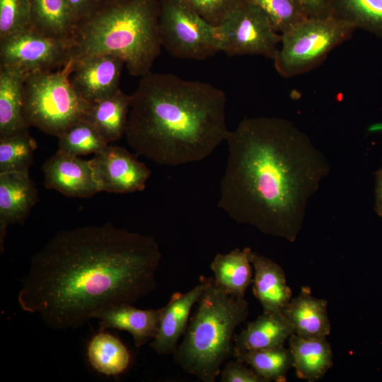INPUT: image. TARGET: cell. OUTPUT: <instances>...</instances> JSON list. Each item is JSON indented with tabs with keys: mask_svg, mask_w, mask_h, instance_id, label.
Here are the masks:
<instances>
[{
	"mask_svg": "<svg viewBox=\"0 0 382 382\" xmlns=\"http://www.w3.org/2000/svg\"><path fill=\"white\" fill-rule=\"evenodd\" d=\"M87 354L91 366L107 376L122 374L130 361V355L125 345L107 332H99L92 338L88 345Z\"/></svg>",
	"mask_w": 382,
	"mask_h": 382,
	"instance_id": "25",
	"label": "cell"
},
{
	"mask_svg": "<svg viewBox=\"0 0 382 382\" xmlns=\"http://www.w3.org/2000/svg\"><path fill=\"white\" fill-rule=\"evenodd\" d=\"M131 95L125 135L137 155L176 166L204 159L226 139V96L212 83L150 71Z\"/></svg>",
	"mask_w": 382,
	"mask_h": 382,
	"instance_id": "3",
	"label": "cell"
},
{
	"mask_svg": "<svg viewBox=\"0 0 382 382\" xmlns=\"http://www.w3.org/2000/svg\"><path fill=\"white\" fill-rule=\"evenodd\" d=\"M250 260L254 268L253 294L263 311H282L292 296L284 270L271 259L252 250Z\"/></svg>",
	"mask_w": 382,
	"mask_h": 382,
	"instance_id": "18",
	"label": "cell"
},
{
	"mask_svg": "<svg viewBox=\"0 0 382 382\" xmlns=\"http://www.w3.org/2000/svg\"><path fill=\"white\" fill-rule=\"evenodd\" d=\"M218 207L239 224L294 242L329 174L328 159L292 122L246 117L229 131Z\"/></svg>",
	"mask_w": 382,
	"mask_h": 382,
	"instance_id": "2",
	"label": "cell"
},
{
	"mask_svg": "<svg viewBox=\"0 0 382 382\" xmlns=\"http://www.w3.org/2000/svg\"><path fill=\"white\" fill-rule=\"evenodd\" d=\"M233 357L248 364L265 382H285L293 367L291 350L284 346L238 352Z\"/></svg>",
	"mask_w": 382,
	"mask_h": 382,
	"instance_id": "26",
	"label": "cell"
},
{
	"mask_svg": "<svg viewBox=\"0 0 382 382\" xmlns=\"http://www.w3.org/2000/svg\"><path fill=\"white\" fill-rule=\"evenodd\" d=\"M42 170L45 187L65 196L87 198L100 192L89 160L57 150Z\"/></svg>",
	"mask_w": 382,
	"mask_h": 382,
	"instance_id": "13",
	"label": "cell"
},
{
	"mask_svg": "<svg viewBox=\"0 0 382 382\" xmlns=\"http://www.w3.org/2000/svg\"><path fill=\"white\" fill-rule=\"evenodd\" d=\"M71 40L72 58L112 54L130 75L141 77L151 71L162 47L159 0L105 1L77 25Z\"/></svg>",
	"mask_w": 382,
	"mask_h": 382,
	"instance_id": "4",
	"label": "cell"
},
{
	"mask_svg": "<svg viewBox=\"0 0 382 382\" xmlns=\"http://www.w3.org/2000/svg\"><path fill=\"white\" fill-rule=\"evenodd\" d=\"M210 23L218 25L242 0H182Z\"/></svg>",
	"mask_w": 382,
	"mask_h": 382,
	"instance_id": "32",
	"label": "cell"
},
{
	"mask_svg": "<svg viewBox=\"0 0 382 382\" xmlns=\"http://www.w3.org/2000/svg\"><path fill=\"white\" fill-rule=\"evenodd\" d=\"M73 59L58 71L28 74L23 88V115L27 125L58 137L83 118L90 103L70 81Z\"/></svg>",
	"mask_w": 382,
	"mask_h": 382,
	"instance_id": "6",
	"label": "cell"
},
{
	"mask_svg": "<svg viewBox=\"0 0 382 382\" xmlns=\"http://www.w3.org/2000/svg\"><path fill=\"white\" fill-rule=\"evenodd\" d=\"M31 28L30 0H0V39Z\"/></svg>",
	"mask_w": 382,
	"mask_h": 382,
	"instance_id": "31",
	"label": "cell"
},
{
	"mask_svg": "<svg viewBox=\"0 0 382 382\" xmlns=\"http://www.w3.org/2000/svg\"><path fill=\"white\" fill-rule=\"evenodd\" d=\"M71 39L47 36L33 28L0 39V65L27 74L63 67L71 58Z\"/></svg>",
	"mask_w": 382,
	"mask_h": 382,
	"instance_id": "10",
	"label": "cell"
},
{
	"mask_svg": "<svg viewBox=\"0 0 382 382\" xmlns=\"http://www.w3.org/2000/svg\"><path fill=\"white\" fill-rule=\"evenodd\" d=\"M245 1L262 11L280 34L308 18L298 0Z\"/></svg>",
	"mask_w": 382,
	"mask_h": 382,
	"instance_id": "30",
	"label": "cell"
},
{
	"mask_svg": "<svg viewBox=\"0 0 382 382\" xmlns=\"http://www.w3.org/2000/svg\"><path fill=\"white\" fill-rule=\"evenodd\" d=\"M163 307L154 310L136 308L132 304H121L105 308L95 318L100 320L102 328H112L129 332L136 347H140L156 335Z\"/></svg>",
	"mask_w": 382,
	"mask_h": 382,
	"instance_id": "17",
	"label": "cell"
},
{
	"mask_svg": "<svg viewBox=\"0 0 382 382\" xmlns=\"http://www.w3.org/2000/svg\"><path fill=\"white\" fill-rule=\"evenodd\" d=\"M357 28L333 14L307 18L281 33L273 59L277 73L291 78L320 65L337 46L349 39Z\"/></svg>",
	"mask_w": 382,
	"mask_h": 382,
	"instance_id": "7",
	"label": "cell"
},
{
	"mask_svg": "<svg viewBox=\"0 0 382 382\" xmlns=\"http://www.w3.org/2000/svg\"><path fill=\"white\" fill-rule=\"evenodd\" d=\"M38 201L36 186L29 173H0V245L4 243L8 226L23 224Z\"/></svg>",
	"mask_w": 382,
	"mask_h": 382,
	"instance_id": "15",
	"label": "cell"
},
{
	"mask_svg": "<svg viewBox=\"0 0 382 382\" xmlns=\"http://www.w3.org/2000/svg\"><path fill=\"white\" fill-rule=\"evenodd\" d=\"M162 47L172 56L204 60L221 52L219 29L182 0H159Z\"/></svg>",
	"mask_w": 382,
	"mask_h": 382,
	"instance_id": "8",
	"label": "cell"
},
{
	"mask_svg": "<svg viewBox=\"0 0 382 382\" xmlns=\"http://www.w3.org/2000/svg\"><path fill=\"white\" fill-rule=\"evenodd\" d=\"M28 74L0 65V137L28 129L23 115L24 82Z\"/></svg>",
	"mask_w": 382,
	"mask_h": 382,
	"instance_id": "20",
	"label": "cell"
},
{
	"mask_svg": "<svg viewBox=\"0 0 382 382\" xmlns=\"http://www.w3.org/2000/svg\"><path fill=\"white\" fill-rule=\"evenodd\" d=\"M100 192L141 191L151 176L148 167L125 148L108 144L89 160Z\"/></svg>",
	"mask_w": 382,
	"mask_h": 382,
	"instance_id": "11",
	"label": "cell"
},
{
	"mask_svg": "<svg viewBox=\"0 0 382 382\" xmlns=\"http://www.w3.org/2000/svg\"><path fill=\"white\" fill-rule=\"evenodd\" d=\"M57 138L59 151L76 156L95 154L109 144L84 119L71 125Z\"/></svg>",
	"mask_w": 382,
	"mask_h": 382,
	"instance_id": "29",
	"label": "cell"
},
{
	"mask_svg": "<svg viewBox=\"0 0 382 382\" xmlns=\"http://www.w3.org/2000/svg\"><path fill=\"white\" fill-rule=\"evenodd\" d=\"M217 26L221 52L228 56L257 55L274 59L281 34L257 6L242 0Z\"/></svg>",
	"mask_w": 382,
	"mask_h": 382,
	"instance_id": "9",
	"label": "cell"
},
{
	"mask_svg": "<svg viewBox=\"0 0 382 382\" xmlns=\"http://www.w3.org/2000/svg\"><path fill=\"white\" fill-rule=\"evenodd\" d=\"M377 215L382 217V168L375 173V205Z\"/></svg>",
	"mask_w": 382,
	"mask_h": 382,
	"instance_id": "36",
	"label": "cell"
},
{
	"mask_svg": "<svg viewBox=\"0 0 382 382\" xmlns=\"http://www.w3.org/2000/svg\"><path fill=\"white\" fill-rule=\"evenodd\" d=\"M72 59L70 81L88 103L106 98L120 89L121 74L125 66L120 57L112 54H96Z\"/></svg>",
	"mask_w": 382,
	"mask_h": 382,
	"instance_id": "12",
	"label": "cell"
},
{
	"mask_svg": "<svg viewBox=\"0 0 382 382\" xmlns=\"http://www.w3.org/2000/svg\"><path fill=\"white\" fill-rule=\"evenodd\" d=\"M32 27L49 37L71 39L77 27L67 0H30Z\"/></svg>",
	"mask_w": 382,
	"mask_h": 382,
	"instance_id": "24",
	"label": "cell"
},
{
	"mask_svg": "<svg viewBox=\"0 0 382 382\" xmlns=\"http://www.w3.org/2000/svg\"><path fill=\"white\" fill-rule=\"evenodd\" d=\"M327 307L326 300L313 296L311 288L303 286L283 311L299 336L327 337L331 328Z\"/></svg>",
	"mask_w": 382,
	"mask_h": 382,
	"instance_id": "19",
	"label": "cell"
},
{
	"mask_svg": "<svg viewBox=\"0 0 382 382\" xmlns=\"http://www.w3.org/2000/svg\"><path fill=\"white\" fill-rule=\"evenodd\" d=\"M250 250V248H235L228 253H218L210 264L215 283L238 298H244L253 282Z\"/></svg>",
	"mask_w": 382,
	"mask_h": 382,
	"instance_id": "23",
	"label": "cell"
},
{
	"mask_svg": "<svg viewBox=\"0 0 382 382\" xmlns=\"http://www.w3.org/2000/svg\"><path fill=\"white\" fill-rule=\"evenodd\" d=\"M204 282L196 311L173 354L186 373L214 382L233 357L235 331L248 316V303L226 292L212 277H204Z\"/></svg>",
	"mask_w": 382,
	"mask_h": 382,
	"instance_id": "5",
	"label": "cell"
},
{
	"mask_svg": "<svg viewBox=\"0 0 382 382\" xmlns=\"http://www.w3.org/2000/svg\"><path fill=\"white\" fill-rule=\"evenodd\" d=\"M132 95L120 88L115 93L90 103L83 119L110 144L125 134Z\"/></svg>",
	"mask_w": 382,
	"mask_h": 382,
	"instance_id": "21",
	"label": "cell"
},
{
	"mask_svg": "<svg viewBox=\"0 0 382 382\" xmlns=\"http://www.w3.org/2000/svg\"><path fill=\"white\" fill-rule=\"evenodd\" d=\"M330 14L382 37V0H331Z\"/></svg>",
	"mask_w": 382,
	"mask_h": 382,
	"instance_id": "27",
	"label": "cell"
},
{
	"mask_svg": "<svg viewBox=\"0 0 382 382\" xmlns=\"http://www.w3.org/2000/svg\"><path fill=\"white\" fill-rule=\"evenodd\" d=\"M294 333V328L283 310L263 311L235 335L233 354L284 346L285 341Z\"/></svg>",
	"mask_w": 382,
	"mask_h": 382,
	"instance_id": "16",
	"label": "cell"
},
{
	"mask_svg": "<svg viewBox=\"0 0 382 382\" xmlns=\"http://www.w3.org/2000/svg\"><path fill=\"white\" fill-rule=\"evenodd\" d=\"M77 25L91 16L105 0H67Z\"/></svg>",
	"mask_w": 382,
	"mask_h": 382,
	"instance_id": "34",
	"label": "cell"
},
{
	"mask_svg": "<svg viewBox=\"0 0 382 382\" xmlns=\"http://www.w3.org/2000/svg\"><path fill=\"white\" fill-rule=\"evenodd\" d=\"M161 260L153 237L111 222L63 230L31 257L17 300L49 328H79L155 289Z\"/></svg>",
	"mask_w": 382,
	"mask_h": 382,
	"instance_id": "1",
	"label": "cell"
},
{
	"mask_svg": "<svg viewBox=\"0 0 382 382\" xmlns=\"http://www.w3.org/2000/svg\"><path fill=\"white\" fill-rule=\"evenodd\" d=\"M36 148L28 129L0 137V173H28Z\"/></svg>",
	"mask_w": 382,
	"mask_h": 382,
	"instance_id": "28",
	"label": "cell"
},
{
	"mask_svg": "<svg viewBox=\"0 0 382 382\" xmlns=\"http://www.w3.org/2000/svg\"><path fill=\"white\" fill-rule=\"evenodd\" d=\"M123 1V0H105V1Z\"/></svg>",
	"mask_w": 382,
	"mask_h": 382,
	"instance_id": "37",
	"label": "cell"
},
{
	"mask_svg": "<svg viewBox=\"0 0 382 382\" xmlns=\"http://www.w3.org/2000/svg\"><path fill=\"white\" fill-rule=\"evenodd\" d=\"M221 382H265L252 368L238 360L230 361L221 371Z\"/></svg>",
	"mask_w": 382,
	"mask_h": 382,
	"instance_id": "33",
	"label": "cell"
},
{
	"mask_svg": "<svg viewBox=\"0 0 382 382\" xmlns=\"http://www.w3.org/2000/svg\"><path fill=\"white\" fill-rule=\"evenodd\" d=\"M288 340L298 378L316 381L332 366V352L326 337H303L294 333Z\"/></svg>",
	"mask_w": 382,
	"mask_h": 382,
	"instance_id": "22",
	"label": "cell"
},
{
	"mask_svg": "<svg viewBox=\"0 0 382 382\" xmlns=\"http://www.w3.org/2000/svg\"><path fill=\"white\" fill-rule=\"evenodd\" d=\"M308 18L330 14L331 0H298Z\"/></svg>",
	"mask_w": 382,
	"mask_h": 382,
	"instance_id": "35",
	"label": "cell"
},
{
	"mask_svg": "<svg viewBox=\"0 0 382 382\" xmlns=\"http://www.w3.org/2000/svg\"><path fill=\"white\" fill-rule=\"evenodd\" d=\"M204 276H201L198 284L185 293L175 292L163 306V312L158 332L150 344L158 354H173L179 339L187 328L190 312L197 303L204 287Z\"/></svg>",
	"mask_w": 382,
	"mask_h": 382,
	"instance_id": "14",
	"label": "cell"
}]
</instances>
